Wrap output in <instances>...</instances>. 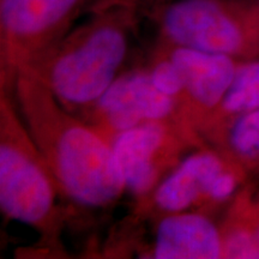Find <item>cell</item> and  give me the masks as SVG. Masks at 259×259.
<instances>
[{
    "label": "cell",
    "instance_id": "2",
    "mask_svg": "<svg viewBox=\"0 0 259 259\" xmlns=\"http://www.w3.org/2000/svg\"><path fill=\"white\" fill-rule=\"evenodd\" d=\"M130 11L119 3L70 32L29 72L64 107L87 106L118 77L130 45Z\"/></svg>",
    "mask_w": 259,
    "mask_h": 259
},
{
    "label": "cell",
    "instance_id": "11",
    "mask_svg": "<svg viewBox=\"0 0 259 259\" xmlns=\"http://www.w3.org/2000/svg\"><path fill=\"white\" fill-rule=\"evenodd\" d=\"M221 233L223 258H259V196L239 194Z\"/></svg>",
    "mask_w": 259,
    "mask_h": 259
},
{
    "label": "cell",
    "instance_id": "10",
    "mask_svg": "<svg viewBox=\"0 0 259 259\" xmlns=\"http://www.w3.org/2000/svg\"><path fill=\"white\" fill-rule=\"evenodd\" d=\"M156 259L223 258L221 229L208 216L197 212H173L162 219L155 235Z\"/></svg>",
    "mask_w": 259,
    "mask_h": 259
},
{
    "label": "cell",
    "instance_id": "12",
    "mask_svg": "<svg viewBox=\"0 0 259 259\" xmlns=\"http://www.w3.org/2000/svg\"><path fill=\"white\" fill-rule=\"evenodd\" d=\"M255 109H259V61H239L228 92L206 122L209 131L216 134L229 120Z\"/></svg>",
    "mask_w": 259,
    "mask_h": 259
},
{
    "label": "cell",
    "instance_id": "7",
    "mask_svg": "<svg viewBox=\"0 0 259 259\" xmlns=\"http://www.w3.org/2000/svg\"><path fill=\"white\" fill-rule=\"evenodd\" d=\"M168 57L179 67L185 93L206 124L228 92L239 60L180 46L171 47Z\"/></svg>",
    "mask_w": 259,
    "mask_h": 259
},
{
    "label": "cell",
    "instance_id": "14",
    "mask_svg": "<svg viewBox=\"0 0 259 259\" xmlns=\"http://www.w3.org/2000/svg\"><path fill=\"white\" fill-rule=\"evenodd\" d=\"M155 88L168 96L177 99L180 94L185 93V83L179 67L169 57L164 58L154 65L149 72Z\"/></svg>",
    "mask_w": 259,
    "mask_h": 259
},
{
    "label": "cell",
    "instance_id": "5",
    "mask_svg": "<svg viewBox=\"0 0 259 259\" xmlns=\"http://www.w3.org/2000/svg\"><path fill=\"white\" fill-rule=\"evenodd\" d=\"M89 0H0L3 71H30L69 34Z\"/></svg>",
    "mask_w": 259,
    "mask_h": 259
},
{
    "label": "cell",
    "instance_id": "9",
    "mask_svg": "<svg viewBox=\"0 0 259 259\" xmlns=\"http://www.w3.org/2000/svg\"><path fill=\"white\" fill-rule=\"evenodd\" d=\"M233 163L235 162L225 153L200 151L191 155L158 185L155 204L169 213L186 211L200 200L209 204L213 183Z\"/></svg>",
    "mask_w": 259,
    "mask_h": 259
},
{
    "label": "cell",
    "instance_id": "6",
    "mask_svg": "<svg viewBox=\"0 0 259 259\" xmlns=\"http://www.w3.org/2000/svg\"><path fill=\"white\" fill-rule=\"evenodd\" d=\"M177 100L155 88L149 72L134 71L118 76L95 102L97 115L109 131H126L148 121H166Z\"/></svg>",
    "mask_w": 259,
    "mask_h": 259
},
{
    "label": "cell",
    "instance_id": "1",
    "mask_svg": "<svg viewBox=\"0 0 259 259\" xmlns=\"http://www.w3.org/2000/svg\"><path fill=\"white\" fill-rule=\"evenodd\" d=\"M15 94L22 120L65 196L88 208L114 203L126 187L111 142L73 118L34 73L16 74Z\"/></svg>",
    "mask_w": 259,
    "mask_h": 259
},
{
    "label": "cell",
    "instance_id": "4",
    "mask_svg": "<svg viewBox=\"0 0 259 259\" xmlns=\"http://www.w3.org/2000/svg\"><path fill=\"white\" fill-rule=\"evenodd\" d=\"M171 46L223 54L236 60L259 54V5L231 0H173L158 16Z\"/></svg>",
    "mask_w": 259,
    "mask_h": 259
},
{
    "label": "cell",
    "instance_id": "8",
    "mask_svg": "<svg viewBox=\"0 0 259 259\" xmlns=\"http://www.w3.org/2000/svg\"><path fill=\"white\" fill-rule=\"evenodd\" d=\"M168 143V128L161 121H148L115 134L112 149L120 167L126 190L147 193L158 180V162Z\"/></svg>",
    "mask_w": 259,
    "mask_h": 259
},
{
    "label": "cell",
    "instance_id": "3",
    "mask_svg": "<svg viewBox=\"0 0 259 259\" xmlns=\"http://www.w3.org/2000/svg\"><path fill=\"white\" fill-rule=\"evenodd\" d=\"M57 183L21 114L8 96L0 103V205L8 218L50 232L57 220Z\"/></svg>",
    "mask_w": 259,
    "mask_h": 259
},
{
    "label": "cell",
    "instance_id": "13",
    "mask_svg": "<svg viewBox=\"0 0 259 259\" xmlns=\"http://www.w3.org/2000/svg\"><path fill=\"white\" fill-rule=\"evenodd\" d=\"M212 136L246 174L259 173V109L232 119Z\"/></svg>",
    "mask_w": 259,
    "mask_h": 259
}]
</instances>
